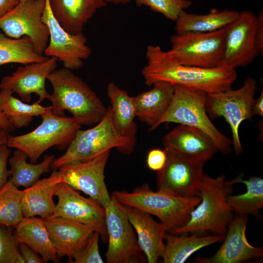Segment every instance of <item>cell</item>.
Listing matches in <instances>:
<instances>
[{"instance_id": "cell-1", "label": "cell", "mask_w": 263, "mask_h": 263, "mask_svg": "<svg viewBox=\"0 0 263 263\" xmlns=\"http://www.w3.org/2000/svg\"><path fill=\"white\" fill-rule=\"evenodd\" d=\"M146 56L142 74L149 86L165 82L211 94L231 88L237 77L235 69L223 64L212 68L182 64L158 45H149Z\"/></svg>"}, {"instance_id": "cell-2", "label": "cell", "mask_w": 263, "mask_h": 263, "mask_svg": "<svg viewBox=\"0 0 263 263\" xmlns=\"http://www.w3.org/2000/svg\"><path fill=\"white\" fill-rule=\"evenodd\" d=\"M47 79L53 87L48 100L52 113L64 116L68 111L81 126L98 123L107 108L91 88L72 71L65 68L55 70Z\"/></svg>"}, {"instance_id": "cell-3", "label": "cell", "mask_w": 263, "mask_h": 263, "mask_svg": "<svg viewBox=\"0 0 263 263\" xmlns=\"http://www.w3.org/2000/svg\"><path fill=\"white\" fill-rule=\"evenodd\" d=\"M232 187V185L225 181L223 174L213 178L204 173L199 188L200 202L191 212L187 223L171 234H200L211 231L225 235L227 226L234 217L226 200Z\"/></svg>"}, {"instance_id": "cell-4", "label": "cell", "mask_w": 263, "mask_h": 263, "mask_svg": "<svg viewBox=\"0 0 263 263\" xmlns=\"http://www.w3.org/2000/svg\"><path fill=\"white\" fill-rule=\"evenodd\" d=\"M136 141V138L123 136L116 130L109 106L104 116L95 126L77 132L65 152L55 158L52 168L56 169L68 163L87 161L113 148L130 154L134 150Z\"/></svg>"}, {"instance_id": "cell-5", "label": "cell", "mask_w": 263, "mask_h": 263, "mask_svg": "<svg viewBox=\"0 0 263 263\" xmlns=\"http://www.w3.org/2000/svg\"><path fill=\"white\" fill-rule=\"evenodd\" d=\"M112 194L125 206L156 216L170 233L187 223L191 212L201 201L200 196L181 197L154 191L147 184L132 192L115 190Z\"/></svg>"}, {"instance_id": "cell-6", "label": "cell", "mask_w": 263, "mask_h": 263, "mask_svg": "<svg viewBox=\"0 0 263 263\" xmlns=\"http://www.w3.org/2000/svg\"><path fill=\"white\" fill-rule=\"evenodd\" d=\"M174 94L170 105L159 122L175 123L197 128L213 141L218 151L228 154L232 140L223 134L211 122L206 111L207 94L179 85H173Z\"/></svg>"}, {"instance_id": "cell-7", "label": "cell", "mask_w": 263, "mask_h": 263, "mask_svg": "<svg viewBox=\"0 0 263 263\" xmlns=\"http://www.w3.org/2000/svg\"><path fill=\"white\" fill-rule=\"evenodd\" d=\"M41 117V123L34 130L23 135L10 136L7 143L9 148L23 151L32 163H36L53 146L68 147L81 128L72 117L56 116L52 112L43 113Z\"/></svg>"}, {"instance_id": "cell-8", "label": "cell", "mask_w": 263, "mask_h": 263, "mask_svg": "<svg viewBox=\"0 0 263 263\" xmlns=\"http://www.w3.org/2000/svg\"><path fill=\"white\" fill-rule=\"evenodd\" d=\"M256 89V80L248 76L238 89L230 88L207 95L206 108L209 117L213 119L223 117L230 127L236 155L243 151L239 129L243 121L251 120L254 115L252 107Z\"/></svg>"}, {"instance_id": "cell-9", "label": "cell", "mask_w": 263, "mask_h": 263, "mask_svg": "<svg viewBox=\"0 0 263 263\" xmlns=\"http://www.w3.org/2000/svg\"><path fill=\"white\" fill-rule=\"evenodd\" d=\"M225 27L210 32L175 34L170 38L171 47L168 53L179 63L204 68L222 64Z\"/></svg>"}, {"instance_id": "cell-10", "label": "cell", "mask_w": 263, "mask_h": 263, "mask_svg": "<svg viewBox=\"0 0 263 263\" xmlns=\"http://www.w3.org/2000/svg\"><path fill=\"white\" fill-rule=\"evenodd\" d=\"M108 236V263H139L147 259L128 219L125 206L113 194L104 207Z\"/></svg>"}, {"instance_id": "cell-11", "label": "cell", "mask_w": 263, "mask_h": 263, "mask_svg": "<svg viewBox=\"0 0 263 263\" xmlns=\"http://www.w3.org/2000/svg\"><path fill=\"white\" fill-rule=\"evenodd\" d=\"M164 149L167 160L163 168L156 171L157 191L181 197L199 196L206 161Z\"/></svg>"}, {"instance_id": "cell-12", "label": "cell", "mask_w": 263, "mask_h": 263, "mask_svg": "<svg viewBox=\"0 0 263 263\" xmlns=\"http://www.w3.org/2000/svg\"><path fill=\"white\" fill-rule=\"evenodd\" d=\"M46 0L19 2L0 18V29L7 37H29L37 53L43 55L49 40V30L42 19Z\"/></svg>"}, {"instance_id": "cell-13", "label": "cell", "mask_w": 263, "mask_h": 263, "mask_svg": "<svg viewBox=\"0 0 263 263\" xmlns=\"http://www.w3.org/2000/svg\"><path fill=\"white\" fill-rule=\"evenodd\" d=\"M111 150L93 159L68 163L57 169L62 182L89 196L104 207L111 200L105 182V169Z\"/></svg>"}, {"instance_id": "cell-14", "label": "cell", "mask_w": 263, "mask_h": 263, "mask_svg": "<svg viewBox=\"0 0 263 263\" xmlns=\"http://www.w3.org/2000/svg\"><path fill=\"white\" fill-rule=\"evenodd\" d=\"M258 18L251 11L239 12L238 18L225 27L222 64L231 68L250 64L260 55L256 44Z\"/></svg>"}, {"instance_id": "cell-15", "label": "cell", "mask_w": 263, "mask_h": 263, "mask_svg": "<svg viewBox=\"0 0 263 263\" xmlns=\"http://www.w3.org/2000/svg\"><path fill=\"white\" fill-rule=\"evenodd\" d=\"M42 19L48 26L50 34L45 56L56 57L64 68L72 71L82 68L83 60L91 54L83 34H72L65 31L53 16L48 0H46Z\"/></svg>"}, {"instance_id": "cell-16", "label": "cell", "mask_w": 263, "mask_h": 263, "mask_svg": "<svg viewBox=\"0 0 263 263\" xmlns=\"http://www.w3.org/2000/svg\"><path fill=\"white\" fill-rule=\"evenodd\" d=\"M55 196L58 202L52 217H61L86 225L98 232L104 243L107 242L105 210L103 207L91 198L80 195L63 182L57 184Z\"/></svg>"}, {"instance_id": "cell-17", "label": "cell", "mask_w": 263, "mask_h": 263, "mask_svg": "<svg viewBox=\"0 0 263 263\" xmlns=\"http://www.w3.org/2000/svg\"><path fill=\"white\" fill-rule=\"evenodd\" d=\"M57 60L56 57H49L42 61L19 67L10 75L2 78L0 90H11L27 103L31 101L32 94L38 95L39 103L48 99L50 94L46 88L45 82L50 74L56 70Z\"/></svg>"}, {"instance_id": "cell-18", "label": "cell", "mask_w": 263, "mask_h": 263, "mask_svg": "<svg viewBox=\"0 0 263 263\" xmlns=\"http://www.w3.org/2000/svg\"><path fill=\"white\" fill-rule=\"evenodd\" d=\"M247 222L248 215H236L227 226L224 242L215 254L208 258L197 257L195 261L200 263H240L263 257V247L252 245L246 239Z\"/></svg>"}, {"instance_id": "cell-19", "label": "cell", "mask_w": 263, "mask_h": 263, "mask_svg": "<svg viewBox=\"0 0 263 263\" xmlns=\"http://www.w3.org/2000/svg\"><path fill=\"white\" fill-rule=\"evenodd\" d=\"M44 222L58 257L67 256L69 263L73 262L94 232L86 225L61 217H51Z\"/></svg>"}, {"instance_id": "cell-20", "label": "cell", "mask_w": 263, "mask_h": 263, "mask_svg": "<svg viewBox=\"0 0 263 263\" xmlns=\"http://www.w3.org/2000/svg\"><path fill=\"white\" fill-rule=\"evenodd\" d=\"M163 145L165 149L206 161L218 151L215 143L207 134L197 128L184 125H179L166 134Z\"/></svg>"}, {"instance_id": "cell-21", "label": "cell", "mask_w": 263, "mask_h": 263, "mask_svg": "<svg viewBox=\"0 0 263 263\" xmlns=\"http://www.w3.org/2000/svg\"><path fill=\"white\" fill-rule=\"evenodd\" d=\"M125 206V205H124ZM128 219L137 233L139 245L149 263H156L165 249L164 236L167 228L148 213L125 206Z\"/></svg>"}, {"instance_id": "cell-22", "label": "cell", "mask_w": 263, "mask_h": 263, "mask_svg": "<svg viewBox=\"0 0 263 263\" xmlns=\"http://www.w3.org/2000/svg\"><path fill=\"white\" fill-rule=\"evenodd\" d=\"M60 182L61 175L58 170H55L49 177L23 189L21 209L24 217L38 216L44 220L52 217L56 207L53 197Z\"/></svg>"}, {"instance_id": "cell-23", "label": "cell", "mask_w": 263, "mask_h": 263, "mask_svg": "<svg viewBox=\"0 0 263 263\" xmlns=\"http://www.w3.org/2000/svg\"><path fill=\"white\" fill-rule=\"evenodd\" d=\"M152 88L134 97L136 117L152 131L168 110L174 94L173 86L165 82L153 84Z\"/></svg>"}, {"instance_id": "cell-24", "label": "cell", "mask_w": 263, "mask_h": 263, "mask_svg": "<svg viewBox=\"0 0 263 263\" xmlns=\"http://www.w3.org/2000/svg\"><path fill=\"white\" fill-rule=\"evenodd\" d=\"M53 16L58 24L72 34L82 33L95 12L105 7L104 0H48Z\"/></svg>"}, {"instance_id": "cell-25", "label": "cell", "mask_w": 263, "mask_h": 263, "mask_svg": "<svg viewBox=\"0 0 263 263\" xmlns=\"http://www.w3.org/2000/svg\"><path fill=\"white\" fill-rule=\"evenodd\" d=\"M14 234L19 243H23L41 255L44 263L59 261L52 244L44 220L40 217H24L14 227Z\"/></svg>"}, {"instance_id": "cell-26", "label": "cell", "mask_w": 263, "mask_h": 263, "mask_svg": "<svg viewBox=\"0 0 263 263\" xmlns=\"http://www.w3.org/2000/svg\"><path fill=\"white\" fill-rule=\"evenodd\" d=\"M225 235L215 234L201 236L193 233L173 234L166 232L164 239L166 241L162 256L163 263H183L196 251L202 248L223 241Z\"/></svg>"}, {"instance_id": "cell-27", "label": "cell", "mask_w": 263, "mask_h": 263, "mask_svg": "<svg viewBox=\"0 0 263 263\" xmlns=\"http://www.w3.org/2000/svg\"><path fill=\"white\" fill-rule=\"evenodd\" d=\"M239 12L232 10L211 9L206 14L182 11L175 20L176 34L186 32H210L225 27L234 21Z\"/></svg>"}, {"instance_id": "cell-28", "label": "cell", "mask_w": 263, "mask_h": 263, "mask_svg": "<svg viewBox=\"0 0 263 263\" xmlns=\"http://www.w3.org/2000/svg\"><path fill=\"white\" fill-rule=\"evenodd\" d=\"M107 92L115 129L123 136L136 138L137 126L134 119L136 113L134 97L113 82L108 84Z\"/></svg>"}, {"instance_id": "cell-29", "label": "cell", "mask_w": 263, "mask_h": 263, "mask_svg": "<svg viewBox=\"0 0 263 263\" xmlns=\"http://www.w3.org/2000/svg\"><path fill=\"white\" fill-rule=\"evenodd\" d=\"M26 154L22 150L16 149L9 158L10 166L9 180L17 188H29L39 179L40 176L49 172L55 159L54 154L46 155L38 164L28 163Z\"/></svg>"}, {"instance_id": "cell-30", "label": "cell", "mask_w": 263, "mask_h": 263, "mask_svg": "<svg viewBox=\"0 0 263 263\" xmlns=\"http://www.w3.org/2000/svg\"><path fill=\"white\" fill-rule=\"evenodd\" d=\"M226 182L230 185L243 183L246 187L244 193L227 195V202L232 211L237 214H251L261 218L259 210L263 207V180L259 177H251L248 180H244L243 175L240 174Z\"/></svg>"}, {"instance_id": "cell-31", "label": "cell", "mask_w": 263, "mask_h": 263, "mask_svg": "<svg viewBox=\"0 0 263 263\" xmlns=\"http://www.w3.org/2000/svg\"><path fill=\"white\" fill-rule=\"evenodd\" d=\"M13 93L9 89L0 90V111L15 128L27 126L34 116L52 112L51 106H42L38 101L28 104L14 97Z\"/></svg>"}, {"instance_id": "cell-32", "label": "cell", "mask_w": 263, "mask_h": 263, "mask_svg": "<svg viewBox=\"0 0 263 263\" xmlns=\"http://www.w3.org/2000/svg\"><path fill=\"white\" fill-rule=\"evenodd\" d=\"M49 57L37 52L27 36L13 38L0 31V66L10 63L23 65L44 61Z\"/></svg>"}, {"instance_id": "cell-33", "label": "cell", "mask_w": 263, "mask_h": 263, "mask_svg": "<svg viewBox=\"0 0 263 263\" xmlns=\"http://www.w3.org/2000/svg\"><path fill=\"white\" fill-rule=\"evenodd\" d=\"M23 190L9 179L0 189V224L14 228L24 218L21 209Z\"/></svg>"}, {"instance_id": "cell-34", "label": "cell", "mask_w": 263, "mask_h": 263, "mask_svg": "<svg viewBox=\"0 0 263 263\" xmlns=\"http://www.w3.org/2000/svg\"><path fill=\"white\" fill-rule=\"evenodd\" d=\"M138 6L145 5L175 21L180 12L192 5L190 0H134Z\"/></svg>"}, {"instance_id": "cell-35", "label": "cell", "mask_w": 263, "mask_h": 263, "mask_svg": "<svg viewBox=\"0 0 263 263\" xmlns=\"http://www.w3.org/2000/svg\"><path fill=\"white\" fill-rule=\"evenodd\" d=\"M13 228L0 224V263H16L20 253L19 250L20 243Z\"/></svg>"}, {"instance_id": "cell-36", "label": "cell", "mask_w": 263, "mask_h": 263, "mask_svg": "<svg viewBox=\"0 0 263 263\" xmlns=\"http://www.w3.org/2000/svg\"><path fill=\"white\" fill-rule=\"evenodd\" d=\"M100 234L94 231L82 250L74 258V263H103L99 251Z\"/></svg>"}, {"instance_id": "cell-37", "label": "cell", "mask_w": 263, "mask_h": 263, "mask_svg": "<svg viewBox=\"0 0 263 263\" xmlns=\"http://www.w3.org/2000/svg\"><path fill=\"white\" fill-rule=\"evenodd\" d=\"M167 160L165 149H153L149 151L147 158V165L149 169L158 171L164 166Z\"/></svg>"}, {"instance_id": "cell-38", "label": "cell", "mask_w": 263, "mask_h": 263, "mask_svg": "<svg viewBox=\"0 0 263 263\" xmlns=\"http://www.w3.org/2000/svg\"><path fill=\"white\" fill-rule=\"evenodd\" d=\"M11 150L6 144L0 146V189L6 184L10 176L7 164Z\"/></svg>"}, {"instance_id": "cell-39", "label": "cell", "mask_w": 263, "mask_h": 263, "mask_svg": "<svg viewBox=\"0 0 263 263\" xmlns=\"http://www.w3.org/2000/svg\"><path fill=\"white\" fill-rule=\"evenodd\" d=\"M20 251L23 256L25 263H44L42 258L38 254L34 252L29 246L23 243L19 244Z\"/></svg>"}, {"instance_id": "cell-40", "label": "cell", "mask_w": 263, "mask_h": 263, "mask_svg": "<svg viewBox=\"0 0 263 263\" xmlns=\"http://www.w3.org/2000/svg\"><path fill=\"white\" fill-rule=\"evenodd\" d=\"M258 26L256 32V44L260 55L263 53V12H260L257 16Z\"/></svg>"}, {"instance_id": "cell-41", "label": "cell", "mask_w": 263, "mask_h": 263, "mask_svg": "<svg viewBox=\"0 0 263 263\" xmlns=\"http://www.w3.org/2000/svg\"><path fill=\"white\" fill-rule=\"evenodd\" d=\"M19 0H0V18L14 8Z\"/></svg>"}, {"instance_id": "cell-42", "label": "cell", "mask_w": 263, "mask_h": 263, "mask_svg": "<svg viewBox=\"0 0 263 263\" xmlns=\"http://www.w3.org/2000/svg\"><path fill=\"white\" fill-rule=\"evenodd\" d=\"M252 111L254 115L257 114L263 116V90L259 97L254 100L252 105Z\"/></svg>"}, {"instance_id": "cell-43", "label": "cell", "mask_w": 263, "mask_h": 263, "mask_svg": "<svg viewBox=\"0 0 263 263\" xmlns=\"http://www.w3.org/2000/svg\"><path fill=\"white\" fill-rule=\"evenodd\" d=\"M0 127L8 132H12L15 129V128L1 111H0Z\"/></svg>"}, {"instance_id": "cell-44", "label": "cell", "mask_w": 263, "mask_h": 263, "mask_svg": "<svg viewBox=\"0 0 263 263\" xmlns=\"http://www.w3.org/2000/svg\"><path fill=\"white\" fill-rule=\"evenodd\" d=\"M10 136L9 132L0 127V146L4 144H7Z\"/></svg>"}, {"instance_id": "cell-45", "label": "cell", "mask_w": 263, "mask_h": 263, "mask_svg": "<svg viewBox=\"0 0 263 263\" xmlns=\"http://www.w3.org/2000/svg\"><path fill=\"white\" fill-rule=\"evenodd\" d=\"M131 0H104L107 3H113L115 4H127L130 2Z\"/></svg>"}, {"instance_id": "cell-46", "label": "cell", "mask_w": 263, "mask_h": 263, "mask_svg": "<svg viewBox=\"0 0 263 263\" xmlns=\"http://www.w3.org/2000/svg\"><path fill=\"white\" fill-rule=\"evenodd\" d=\"M27 0H19L20 2H24V1H27Z\"/></svg>"}]
</instances>
